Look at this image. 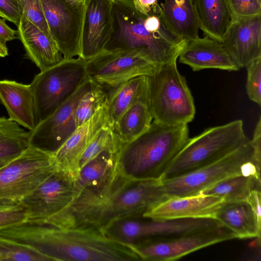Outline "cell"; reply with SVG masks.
Wrapping results in <instances>:
<instances>
[{
	"label": "cell",
	"instance_id": "cell-1",
	"mask_svg": "<svg viewBox=\"0 0 261 261\" xmlns=\"http://www.w3.org/2000/svg\"><path fill=\"white\" fill-rule=\"evenodd\" d=\"M5 238L29 246L49 260H139L133 244L113 240L92 227L60 228L25 222L0 230Z\"/></svg>",
	"mask_w": 261,
	"mask_h": 261
},
{
	"label": "cell",
	"instance_id": "cell-2",
	"mask_svg": "<svg viewBox=\"0 0 261 261\" xmlns=\"http://www.w3.org/2000/svg\"><path fill=\"white\" fill-rule=\"evenodd\" d=\"M112 17V32L105 50H138L159 65L177 59L186 43L168 29L161 8L144 14L132 0H114Z\"/></svg>",
	"mask_w": 261,
	"mask_h": 261
},
{
	"label": "cell",
	"instance_id": "cell-3",
	"mask_svg": "<svg viewBox=\"0 0 261 261\" xmlns=\"http://www.w3.org/2000/svg\"><path fill=\"white\" fill-rule=\"evenodd\" d=\"M168 198L161 179H132L118 173L107 191L79 214L75 226L101 231L116 221L142 217Z\"/></svg>",
	"mask_w": 261,
	"mask_h": 261
},
{
	"label": "cell",
	"instance_id": "cell-4",
	"mask_svg": "<svg viewBox=\"0 0 261 261\" xmlns=\"http://www.w3.org/2000/svg\"><path fill=\"white\" fill-rule=\"evenodd\" d=\"M189 138L187 124L171 126L153 120L145 132L123 146L117 170L128 179H162Z\"/></svg>",
	"mask_w": 261,
	"mask_h": 261
},
{
	"label": "cell",
	"instance_id": "cell-5",
	"mask_svg": "<svg viewBox=\"0 0 261 261\" xmlns=\"http://www.w3.org/2000/svg\"><path fill=\"white\" fill-rule=\"evenodd\" d=\"M261 154L251 139L235 150L208 165L178 176L162 180L168 198L199 194L202 191L229 177L238 175L260 177Z\"/></svg>",
	"mask_w": 261,
	"mask_h": 261
},
{
	"label": "cell",
	"instance_id": "cell-6",
	"mask_svg": "<svg viewBox=\"0 0 261 261\" xmlns=\"http://www.w3.org/2000/svg\"><path fill=\"white\" fill-rule=\"evenodd\" d=\"M177 59L158 65L148 79V105L153 120L171 126L188 124L195 115L191 92L179 72Z\"/></svg>",
	"mask_w": 261,
	"mask_h": 261
},
{
	"label": "cell",
	"instance_id": "cell-7",
	"mask_svg": "<svg viewBox=\"0 0 261 261\" xmlns=\"http://www.w3.org/2000/svg\"><path fill=\"white\" fill-rule=\"evenodd\" d=\"M247 139L242 120L208 128L188 139L166 171L162 180L212 163L235 150Z\"/></svg>",
	"mask_w": 261,
	"mask_h": 261
},
{
	"label": "cell",
	"instance_id": "cell-8",
	"mask_svg": "<svg viewBox=\"0 0 261 261\" xmlns=\"http://www.w3.org/2000/svg\"><path fill=\"white\" fill-rule=\"evenodd\" d=\"M87 61L63 58L57 64L35 75L31 83L38 123L69 98L88 76Z\"/></svg>",
	"mask_w": 261,
	"mask_h": 261
},
{
	"label": "cell",
	"instance_id": "cell-9",
	"mask_svg": "<svg viewBox=\"0 0 261 261\" xmlns=\"http://www.w3.org/2000/svg\"><path fill=\"white\" fill-rule=\"evenodd\" d=\"M56 169L53 153L30 145L0 168V198L20 203Z\"/></svg>",
	"mask_w": 261,
	"mask_h": 261
},
{
	"label": "cell",
	"instance_id": "cell-10",
	"mask_svg": "<svg viewBox=\"0 0 261 261\" xmlns=\"http://www.w3.org/2000/svg\"><path fill=\"white\" fill-rule=\"evenodd\" d=\"M237 239L222 224L165 238L147 239L133 244L141 260L171 261L215 244Z\"/></svg>",
	"mask_w": 261,
	"mask_h": 261
},
{
	"label": "cell",
	"instance_id": "cell-11",
	"mask_svg": "<svg viewBox=\"0 0 261 261\" xmlns=\"http://www.w3.org/2000/svg\"><path fill=\"white\" fill-rule=\"evenodd\" d=\"M75 181L56 169L20 202L27 222L58 227L73 200Z\"/></svg>",
	"mask_w": 261,
	"mask_h": 261
},
{
	"label": "cell",
	"instance_id": "cell-12",
	"mask_svg": "<svg viewBox=\"0 0 261 261\" xmlns=\"http://www.w3.org/2000/svg\"><path fill=\"white\" fill-rule=\"evenodd\" d=\"M86 61L88 76L107 93L132 79L150 75L158 66L135 49H103Z\"/></svg>",
	"mask_w": 261,
	"mask_h": 261
},
{
	"label": "cell",
	"instance_id": "cell-13",
	"mask_svg": "<svg viewBox=\"0 0 261 261\" xmlns=\"http://www.w3.org/2000/svg\"><path fill=\"white\" fill-rule=\"evenodd\" d=\"M143 220L130 218L116 221L104 232L110 238L126 244L147 239L165 238L221 224L213 219Z\"/></svg>",
	"mask_w": 261,
	"mask_h": 261
},
{
	"label": "cell",
	"instance_id": "cell-14",
	"mask_svg": "<svg viewBox=\"0 0 261 261\" xmlns=\"http://www.w3.org/2000/svg\"><path fill=\"white\" fill-rule=\"evenodd\" d=\"M50 33L64 58L80 57L84 3L40 0Z\"/></svg>",
	"mask_w": 261,
	"mask_h": 261
},
{
	"label": "cell",
	"instance_id": "cell-15",
	"mask_svg": "<svg viewBox=\"0 0 261 261\" xmlns=\"http://www.w3.org/2000/svg\"><path fill=\"white\" fill-rule=\"evenodd\" d=\"M94 85L88 75L69 98L29 131L30 145L54 153L77 128L74 116L76 105Z\"/></svg>",
	"mask_w": 261,
	"mask_h": 261
},
{
	"label": "cell",
	"instance_id": "cell-16",
	"mask_svg": "<svg viewBox=\"0 0 261 261\" xmlns=\"http://www.w3.org/2000/svg\"><path fill=\"white\" fill-rule=\"evenodd\" d=\"M108 124L109 122L106 105L77 127L53 153L57 169L76 180L81 171L80 161L84 151L98 132Z\"/></svg>",
	"mask_w": 261,
	"mask_h": 261
},
{
	"label": "cell",
	"instance_id": "cell-17",
	"mask_svg": "<svg viewBox=\"0 0 261 261\" xmlns=\"http://www.w3.org/2000/svg\"><path fill=\"white\" fill-rule=\"evenodd\" d=\"M114 0H85L80 57L87 61L104 49L112 32Z\"/></svg>",
	"mask_w": 261,
	"mask_h": 261
},
{
	"label": "cell",
	"instance_id": "cell-18",
	"mask_svg": "<svg viewBox=\"0 0 261 261\" xmlns=\"http://www.w3.org/2000/svg\"><path fill=\"white\" fill-rule=\"evenodd\" d=\"M221 43L240 68L261 57V15L232 20Z\"/></svg>",
	"mask_w": 261,
	"mask_h": 261
},
{
	"label": "cell",
	"instance_id": "cell-19",
	"mask_svg": "<svg viewBox=\"0 0 261 261\" xmlns=\"http://www.w3.org/2000/svg\"><path fill=\"white\" fill-rule=\"evenodd\" d=\"M224 203L223 198L213 195L170 197L145 212L142 218L153 220L215 219L216 212Z\"/></svg>",
	"mask_w": 261,
	"mask_h": 261
},
{
	"label": "cell",
	"instance_id": "cell-20",
	"mask_svg": "<svg viewBox=\"0 0 261 261\" xmlns=\"http://www.w3.org/2000/svg\"><path fill=\"white\" fill-rule=\"evenodd\" d=\"M260 189L252 192L247 201L224 203L215 219L228 228L237 239H260Z\"/></svg>",
	"mask_w": 261,
	"mask_h": 261
},
{
	"label": "cell",
	"instance_id": "cell-21",
	"mask_svg": "<svg viewBox=\"0 0 261 261\" xmlns=\"http://www.w3.org/2000/svg\"><path fill=\"white\" fill-rule=\"evenodd\" d=\"M178 58L180 63L194 71L209 68L229 71L240 69L221 42L206 36L186 42Z\"/></svg>",
	"mask_w": 261,
	"mask_h": 261
},
{
	"label": "cell",
	"instance_id": "cell-22",
	"mask_svg": "<svg viewBox=\"0 0 261 261\" xmlns=\"http://www.w3.org/2000/svg\"><path fill=\"white\" fill-rule=\"evenodd\" d=\"M0 101L9 119L29 131L38 123L32 86L9 80H0Z\"/></svg>",
	"mask_w": 261,
	"mask_h": 261
},
{
	"label": "cell",
	"instance_id": "cell-23",
	"mask_svg": "<svg viewBox=\"0 0 261 261\" xmlns=\"http://www.w3.org/2000/svg\"><path fill=\"white\" fill-rule=\"evenodd\" d=\"M18 38L27 57L40 70L51 67L63 58L54 39L45 35L30 21L21 17L17 26Z\"/></svg>",
	"mask_w": 261,
	"mask_h": 261
},
{
	"label": "cell",
	"instance_id": "cell-24",
	"mask_svg": "<svg viewBox=\"0 0 261 261\" xmlns=\"http://www.w3.org/2000/svg\"><path fill=\"white\" fill-rule=\"evenodd\" d=\"M118 155L103 151L87 163L75 181L74 198L79 194L101 193L107 187L118 173Z\"/></svg>",
	"mask_w": 261,
	"mask_h": 261
},
{
	"label": "cell",
	"instance_id": "cell-25",
	"mask_svg": "<svg viewBox=\"0 0 261 261\" xmlns=\"http://www.w3.org/2000/svg\"><path fill=\"white\" fill-rule=\"evenodd\" d=\"M160 5L165 24L176 37L186 42L199 37L193 0H164Z\"/></svg>",
	"mask_w": 261,
	"mask_h": 261
},
{
	"label": "cell",
	"instance_id": "cell-26",
	"mask_svg": "<svg viewBox=\"0 0 261 261\" xmlns=\"http://www.w3.org/2000/svg\"><path fill=\"white\" fill-rule=\"evenodd\" d=\"M200 29L206 36L222 42L232 21L227 0H193Z\"/></svg>",
	"mask_w": 261,
	"mask_h": 261
},
{
	"label": "cell",
	"instance_id": "cell-27",
	"mask_svg": "<svg viewBox=\"0 0 261 261\" xmlns=\"http://www.w3.org/2000/svg\"><path fill=\"white\" fill-rule=\"evenodd\" d=\"M107 111L113 126L120 116L139 100L148 101L147 76H140L122 84L108 93Z\"/></svg>",
	"mask_w": 261,
	"mask_h": 261
},
{
	"label": "cell",
	"instance_id": "cell-28",
	"mask_svg": "<svg viewBox=\"0 0 261 261\" xmlns=\"http://www.w3.org/2000/svg\"><path fill=\"white\" fill-rule=\"evenodd\" d=\"M152 121L148 101L139 100L120 116L113 127L123 146L145 132Z\"/></svg>",
	"mask_w": 261,
	"mask_h": 261
},
{
	"label": "cell",
	"instance_id": "cell-29",
	"mask_svg": "<svg viewBox=\"0 0 261 261\" xmlns=\"http://www.w3.org/2000/svg\"><path fill=\"white\" fill-rule=\"evenodd\" d=\"M261 188L260 177L238 175L227 178L202 191L199 194L223 198L224 203L247 201L253 190Z\"/></svg>",
	"mask_w": 261,
	"mask_h": 261
},
{
	"label": "cell",
	"instance_id": "cell-30",
	"mask_svg": "<svg viewBox=\"0 0 261 261\" xmlns=\"http://www.w3.org/2000/svg\"><path fill=\"white\" fill-rule=\"evenodd\" d=\"M29 131L5 117H0V165L20 155L30 146Z\"/></svg>",
	"mask_w": 261,
	"mask_h": 261
},
{
	"label": "cell",
	"instance_id": "cell-31",
	"mask_svg": "<svg viewBox=\"0 0 261 261\" xmlns=\"http://www.w3.org/2000/svg\"><path fill=\"white\" fill-rule=\"evenodd\" d=\"M123 147L113 127L110 124L102 127L96 134L84 151L80 161L81 169L103 151L119 153Z\"/></svg>",
	"mask_w": 261,
	"mask_h": 261
},
{
	"label": "cell",
	"instance_id": "cell-32",
	"mask_svg": "<svg viewBox=\"0 0 261 261\" xmlns=\"http://www.w3.org/2000/svg\"><path fill=\"white\" fill-rule=\"evenodd\" d=\"M107 91L94 83L91 89L86 92L78 102L74 113L77 127L83 124L100 108L107 105Z\"/></svg>",
	"mask_w": 261,
	"mask_h": 261
},
{
	"label": "cell",
	"instance_id": "cell-33",
	"mask_svg": "<svg viewBox=\"0 0 261 261\" xmlns=\"http://www.w3.org/2000/svg\"><path fill=\"white\" fill-rule=\"evenodd\" d=\"M50 261L32 248L0 235V261Z\"/></svg>",
	"mask_w": 261,
	"mask_h": 261
},
{
	"label": "cell",
	"instance_id": "cell-34",
	"mask_svg": "<svg viewBox=\"0 0 261 261\" xmlns=\"http://www.w3.org/2000/svg\"><path fill=\"white\" fill-rule=\"evenodd\" d=\"M21 17H24L51 38L40 0H18Z\"/></svg>",
	"mask_w": 261,
	"mask_h": 261
},
{
	"label": "cell",
	"instance_id": "cell-35",
	"mask_svg": "<svg viewBox=\"0 0 261 261\" xmlns=\"http://www.w3.org/2000/svg\"><path fill=\"white\" fill-rule=\"evenodd\" d=\"M247 81L246 88L249 98L261 105V57L251 62L246 67Z\"/></svg>",
	"mask_w": 261,
	"mask_h": 261
},
{
	"label": "cell",
	"instance_id": "cell-36",
	"mask_svg": "<svg viewBox=\"0 0 261 261\" xmlns=\"http://www.w3.org/2000/svg\"><path fill=\"white\" fill-rule=\"evenodd\" d=\"M232 20L261 15V0H227Z\"/></svg>",
	"mask_w": 261,
	"mask_h": 261
},
{
	"label": "cell",
	"instance_id": "cell-37",
	"mask_svg": "<svg viewBox=\"0 0 261 261\" xmlns=\"http://www.w3.org/2000/svg\"><path fill=\"white\" fill-rule=\"evenodd\" d=\"M27 220L25 211L22 207L0 211V230Z\"/></svg>",
	"mask_w": 261,
	"mask_h": 261
},
{
	"label": "cell",
	"instance_id": "cell-38",
	"mask_svg": "<svg viewBox=\"0 0 261 261\" xmlns=\"http://www.w3.org/2000/svg\"><path fill=\"white\" fill-rule=\"evenodd\" d=\"M0 12L5 19L18 25L21 14L18 0H0Z\"/></svg>",
	"mask_w": 261,
	"mask_h": 261
},
{
	"label": "cell",
	"instance_id": "cell-39",
	"mask_svg": "<svg viewBox=\"0 0 261 261\" xmlns=\"http://www.w3.org/2000/svg\"><path fill=\"white\" fill-rule=\"evenodd\" d=\"M135 8L141 13L147 14L161 8L158 0H132Z\"/></svg>",
	"mask_w": 261,
	"mask_h": 261
},
{
	"label": "cell",
	"instance_id": "cell-40",
	"mask_svg": "<svg viewBox=\"0 0 261 261\" xmlns=\"http://www.w3.org/2000/svg\"><path fill=\"white\" fill-rule=\"evenodd\" d=\"M0 17V41L6 45V42L18 38L17 31L9 27Z\"/></svg>",
	"mask_w": 261,
	"mask_h": 261
},
{
	"label": "cell",
	"instance_id": "cell-41",
	"mask_svg": "<svg viewBox=\"0 0 261 261\" xmlns=\"http://www.w3.org/2000/svg\"><path fill=\"white\" fill-rule=\"evenodd\" d=\"M21 207L19 203L0 198V211L16 208Z\"/></svg>",
	"mask_w": 261,
	"mask_h": 261
},
{
	"label": "cell",
	"instance_id": "cell-42",
	"mask_svg": "<svg viewBox=\"0 0 261 261\" xmlns=\"http://www.w3.org/2000/svg\"><path fill=\"white\" fill-rule=\"evenodd\" d=\"M8 55V50L6 44L0 41V57H5Z\"/></svg>",
	"mask_w": 261,
	"mask_h": 261
},
{
	"label": "cell",
	"instance_id": "cell-43",
	"mask_svg": "<svg viewBox=\"0 0 261 261\" xmlns=\"http://www.w3.org/2000/svg\"><path fill=\"white\" fill-rule=\"evenodd\" d=\"M72 4L75 5H81L84 3L85 0H67Z\"/></svg>",
	"mask_w": 261,
	"mask_h": 261
},
{
	"label": "cell",
	"instance_id": "cell-44",
	"mask_svg": "<svg viewBox=\"0 0 261 261\" xmlns=\"http://www.w3.org/2000/svg\"><path fill=\"white\" fill-rule=\"evenodd\" d=\"M0 17H2L5 19L4 15L1 12H0Z\"/></svg>",
	"mask_w": 261,
	"mask_h": 261
},
{
	"label": "cell",
	"instance_id": "cell-45",
	"mask_svg": "<svg viewBox=\"0 0 261 261\" xmlns=\"http://www.w3.org/2000/svg\"><path fill=\"white\" fill-rule=\"evenodd\" d=\"M4 165H0V168L2 167L3 166H4Z\"/></svg>",
	"mask_w": 261,
	"mask_h": 261
}]
</instances>
